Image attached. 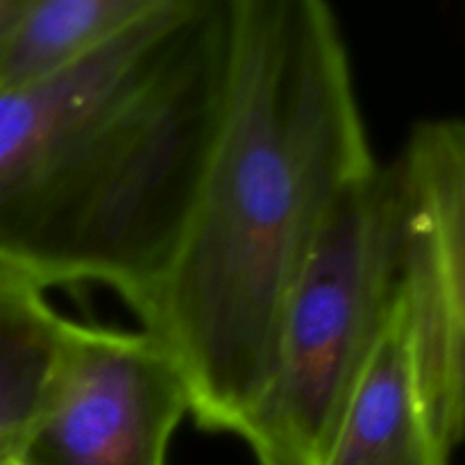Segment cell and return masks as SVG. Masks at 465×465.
<instances>
[{
	"mask_svg": "<svg viewBox=\"0 0 465 465\" xmlns=\"http://www.w3.org/2000/svg\"><path fill=\"white\" fill-rule=\"evenodd\" d=\"M225 84L177 248L141 330L184 372L191 416L239 436L300 271L377 163L330 0H223Z\"/></svg>",
	"mask_w": 465,
	"mask_h": 465,
	"instance_id": "cell-1",
	"label": "cell"
},
{
	"mask_svg": "<svg viewBox=\"0 0 465 465\" xmlns=\"http://www.w3.org/2000/svg\"><path fill=\"white\" fill-rule=\"evenodd\" d=\"M223 84V0H180L0 84V268L107 286L139 316L184 230Z\"/></svg>",
	"mask_w": 465,
	"mask_h": 465,
	"instance_id": "cell-2",
	"label": "cell"
},
{
	"mask_svg": "<svg viewBox=\"0 0 465 465\" xmlns=\"http://www.w3.org/2000/svg\"><path fill=\"white\" fill-rule=\"evenodd\" d=\"M407 227L400 162H377L331 209L286 302L266 389L239 431L257 465H325L398 298Z\"/></svg>",
	"mask_w": 465,
	"mask_h": 465,
	"instance_id": "cell-3",
	"label": "cell"
},
{
	"mask_svg": "<svg viewBox=\"0 0 465 465\" xmlns=\"http://www.w3.org/2000/svg\"><path fill=\"white\" fill-rule=\"evenodd\" d=\"M186 413L184 372L157 336L77 322L53 393L12 465H166Z\"/></svg>",
	"mask_w": 465,
	"mask_h": 465,
	"instance_id": "cell-4",
	"label": "cell"
},
{
	"mask_svg": "<svg viewBox=\"0 0 465 465\" xmlns=\"http://www.w3.org/2000/svg\"><path fill=\"white\" fill-rule=\"evenodd\" d=\"M398 162L409 203L407 277L454 450L465 445V123H422Z\"/></svg>",
	"mask_w": 465,
	"mask_h": 465,
	"instance_id": "cell-5",
	"label": "cell"
},
{
	"mask_svg": "<svg viewBox=\"0 0 465 465\" xmlns=\"http://www.w3.org/2000/svg\"><path fill=\"white\" fill-rule=\"evenodd\" d=\"M450 454L404 262L398 298L345 404L325 465H448Z\"/></svg>",
	"mask_w": 465,
	"mask_h": 465,
	"instance_id": "cell-6",
	"label": "cell"
},
{
	"mask_svg": "<svg viewBox=\"0 0 465 465\" xmlns=\"http://www.w3.org/2000/svg\"><path fill=\"white\" fill-rule=\"evenodd\" d=\"M36 282L0 268V465H12L54 389L77 322Z\"/></svg>",
	"mask_w": 465,
	"mask_h": 465,
	"instance_id": "cell-7",
	"label": "cell"
},
{
	"mask_svg": "<svg viewBox=\"0 0 465 465\" xmlns=\"http://www.w3.org/2000/svg\"><path fill=\"white\" fill-rule=\"evenodd\" d=\"M175 3L180 0H39L0 59V84L73 62Z\"/></svg>",
	"mask_w": 465,
	"mask_h": 465,
	"instance_id": "cell-8",
	"label": "cell"
},
{
	"mask_svg": "<svg viewBox=\"0 0 465 465\" xmlns=\"http://www.w3.org/2000/svg\"><path fill=\"white\" fill-rule=\"evenodd\" d=\"M39 0H0V59L9 50Z\"/></svg>",
	"mask_w": 465,
	"mask_h": 465,
	"instance_id": "cell-9",
	"label": "cell"
}]
</instances>
